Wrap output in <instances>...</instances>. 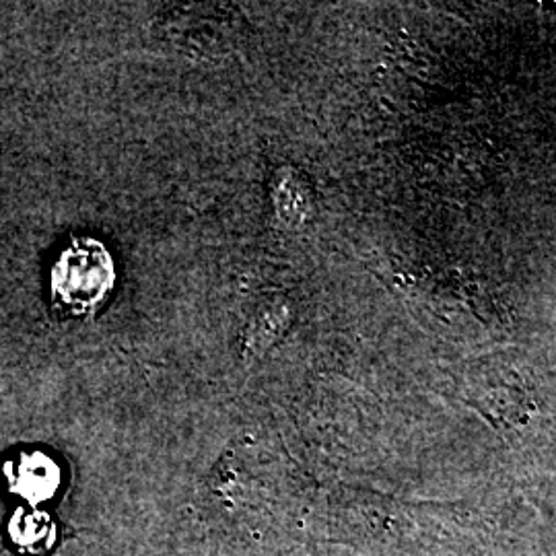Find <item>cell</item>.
<instances>
[{
    "label": "cell",
    "mask_w": 556,
    "mask_h": 556,
    "mask_svg": "<svg viewBox=\"0 0 556 556\" xmlns=\"http://www.w3.org/2000/svg\"><path fill=\"white\" fill-rule=\"evenodd\" d=\"M282 328H287V307L277 303L262 305L248 328V346L252 351L268 349Z\"/></svg>",
    "instance_id": "obj_2"
},
{
    "label": "cell",
    "mask_w": 556,
    "mask_h": 556,
    "mask_svg": "<svg viewBox=\"0 0 556 556\" xmlns=\"http://www.w3.org/2000/svg\"><path fill=\"white\" fill-rule=\"evenodd\" d=\"M114 262L96 239L71 241L52 266V299L62 316L93 314L112 293Z\"/></svg>",
    "instance_id": "obj_1"
}]
</instances>
